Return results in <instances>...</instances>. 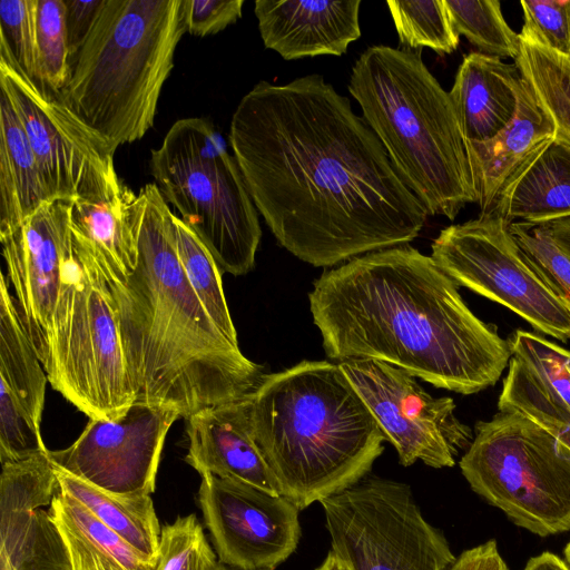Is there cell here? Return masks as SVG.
Segmentation results:
<instances>
[{
  "label": "cell",
  "instance_id": "cell-1",
  "mask_svg": "<svg viewBox=\"0 0 570 570\" xmlns=\"http://www.w3.org/2000/svg\"><path fill=\"white\" fill-rule=\"evenodd\" d=\"M229 145L257 212L281 246L330 267L416 238L428 212L350 100L321 75L256 83Z\"/></svg>",
  "mask_w": 570,
  "mask_h": 570
},
{
  "label": "cell",
  "instance_id": "cell-2",
  "mask_svg": "<svg viewBox=\"0 0 570 570\" xmlns=\"http://www.w3.org/2000/svg\"><path fill=\"white\" fill-rule=\"evenodd\" d=\"M326 355L389 363L469 395L494 385L511 350L431 256L401 245L325 271L308 294Z\"/></svg>",
  "mask_w": 570,
  "mask_h": 570
},
{
  "label": "cell",
  "instance_id": "cell-3",
  "mask_svg": "<svg viewBox=\"0 0 570 570\" xmlns=\"http://www.w3.org/2000/svg\"><path fill=\"white\" fill-rule=\"evenodd\" d=\"M140 193L137 266L121 281L101 274L118 315L136 401L175 407L187 419L247 396L264 373L217 328L190 287L171 237V210L157 185Z\"/></svg>",
  "mask_w": 570,
  "mask_h": 570
},
{
  "label": "cell",
  "instance_id": "cell-4",
  "mask_svg": "<svg viewBox=\"0 0 570 570\" xmlns=\"http://www.w3.org/2000/svg\"><path fill=\"white\" fill-rule=\"evenodd\" d=\"M247 405L252 438L299 510L360 482L384 450L383 431L338 363L264 374Z\"/></svg>",
  "mask_w": 570,
  "mask_h": 570
},
{
  "label": "cell",
  "instance_id": "cell-5",
  "mask_svg": "<svg viewBox=\"0 0 570 570\" xmlns=\"http://www.w3.org/2000/svg\"><path fill=\"white\" fill-rule=\"evenodd\" d=\"M420 53L368 47L352 68L348 91L428 215L453 220L478 195L450 94Z\"/></svg>",
  "mask_w": 570,
  "mask_h": 570
},
{
  "label": "cell",
  "instance_id": "cell-6",
  "mask_svg": "<svg viewBox=\"0 0 570 570\" xmlns=\"http://www.w3.org/2000/svg\"><path fill=\"white\" fill-rule=\"evenodd\" d=\"M185 32V0H104L58 97L116 148L141 139Z\"/></svg>",
  "mask_w": 570,
  "mask_h": 570
},
{
  "label": "cell",
  "instance_id": "cell-7",
  "mask_svg": "<svg viewBox=\"0 0 570 570\" xmlns=\"http://www.w3.org/2000/svg\"><path fill=\"white\" fill-rule=\"evenodd\" d=\"M149 165L165 200L206 245L220 271L247 274L262 237L257 209L214 126L196 117L175 121L151 150Z\"/></svg>",
  "mask_w": 570,
  "mask_h": 570
},
{
  "label": "cell",
  "instance_id": "cell-8",
  "mask_svg": "<svg viewBox=\"0 0 570 570\" xmlns=\"http://www.w3.org/2000/svg\"><path fill=\"white\" fill-rule=\"evenodd\" d=\"M71 232L72 257L42 365L51 386L79 411L112 420L135 403L136 393L108 287L89 245Z\"/></svg>",
  "mask_w": 570,
  "mask_h": 570
},
{
  "label": "cell",
  "instance_id": "cell-9",
  "mask_svg": "<svg viewBox=\"0 0 570 570\" xmlns=\"http://www.w3.org/2000/svg\"><path fill=\"white\" fill-rule=\"evenodd\" d=\"M460 460L471 489L517 525L548 537L570 530V450L530 419L480 421Z\"/></svg>",
  "mask_w": 570,
  "mask_h": 570
},
{
  "label": "cell",
  "instance_id": "cell-10",
  "mask_svg": "<svg viewBox=\"0 0 570 570\" xmlns=\"http://www.w3.org/2000/svg\"><path fill=\"white\" fill-rule=\"evenodd\" d=\"M320 503L331 550L351 570H449L456 558L405 483L365 476Z\"/></svg>",
  "mask_w": 570,
  "mask_h": 570
},
{
  "label": "cell",
  "instance_id": "cell-11",
  "mask_svg": "<svg viewBox=\"0 0 570 570\" xmlns=\"http://www.w3.org/2000/svg\"><path fill=\"white\" fill-rule=\"evenodd\" d=\"M431 257L458 286L508 307L542 334L570 340V305L535 274L503 216L490 212L448 226Z\"/></svg>",
  "mask_w": 570,
  "mask_h": 570
},
{
  "label": "cell",
  "instance_id": "cell-12",
  "mask_svg": "<svg viewBox=\"0 0 570 570\" xmlns=\"http://www.w3.org/2000/svg\"><path fill=\"white\" fill-rule=\"evenodd\" d=\"M0 88L24 128L52 200H96L122 190L114 163L117 148L58 96L40 90L2 61Z\"/></svg>",
  "mask_w": 570,
  "mask_h": 570
},
{
  "label": "cell",
  "instance_id": "cell-13",
  "mask_svg": "<svg viewBox=\"0 0 570 570\" xmlns=\"http://www.w3.org/2000/svg\"><path fill=\"white\" fill-rule=\"evenodd\" d=\"M376 419L403 466L416 461L441 469L473 440L451 397H433L405 371L389 363L352 358L338 363Z\"/></svg>",
  "mask_w": 570,
  "mask_h": 570
},
{
  "label": "cell",
  "instance_id": "cell-14",
  "mask_svg": "<svg viewBox=\"0 0 570 570\" xmlns=\"http://www.w3.org/2000/svg\"><path fill=\"white\" fill-rule=\"evenodd\" d=\"M179 417L175 407L136 401L116 419H90L70 446L49 451V458L58 469L106 492L150 495L166 435Z\"/></svg>",
  "mask_w": 570,
  "mask_h": 570
},
{
  "label": "cell",
  "instance_id": "cell-15",
  "mask_svg": "<svg viewBox=\"0 0 570 570\" xmlns=\"http://www.w3.org/2000/svg\"><path fill=\"white\" fill-rule=\"evenodd\" d=\"M197 501L218 560L227 567L275 570L297 549L299 509L281 494L206 474Z\"/></svg>",
  "mask_w": 570,
  "mask_h": 570
},
{
  "label": "cell",
  "instance_id": "cell-16",
  "mask_svg": "<svg viewBox=\"0 0 570 570\" xmlns=\"http://www.w3.org/2000/svg\"><path fill=\"white\" fill-rule=\"evenodd\" d=\"M71 203L50 200L0 233L4 275L19 318L43 362L53 312L72 257Z\"/></svg>",
  "mask_w": 570,
  "mask_h": 570
},
{
  "label": "cell",
  "instance_id": "cell-17",
  "mask_svg": "<svg viewBox=\"0 0 570 570\" xmlns=\"http://www.w3.org/2000/svg\"><path fill=\"white\" fill-rule=\"evenodd\" d=\"M508 341L511 358L499 412L521 414L554 438L569 432L570 351L523 330Z\"/></svg>",
  "mask_w": 570,
  "mask_h": 570
},
{
  "label": "cell",
  "instance_id": "cell-18",
  "mask_svg": "<svg viewBox=\"0 0 570 570\" xmlns=\"http://www.w3.org/2000/svg\"><path fill=\"white\" fill-rule=\"evenodd\" d=\"M360 0H256L264 46L285 60L342 56L361 37Z\"/></svg>",
  "mask_w": 570,
  "mask_h": 570
},
{
  "label": "cell",
  "instance_id": "cell-19",
  "mask_svg": "<svg viewBox=\"0 0 570 570\" xmlns=\"http://www.w3.org/2000/svg\"><path fill=\"white\" fill-rule=\"evenodd\" d=\"M247 396L205 407L186 419L188 453L185 461L200 476L212 474L281 494L273 472L252 438Z\"/></svg>",
  "mask_w": 570,
  "mask_h": 570
},
{
  "label": "cell",
  "instance_id": "cell-20",
  "mask_svg": "<svg viewBox=\"0 0 570 570\" xmlns=\"http://www.w3.org/2000/svg\"><path fill=\"white\" fill-rule=\"evenodd\" d=\"M554 136L552 120L522 78L512 121L488 141L466 144L481 214L494 208L501 193Z\"/></svg>",
  "mask_w": 570,
  "mask_h": 570
},
{
  "label": "cell",
  "instance_id": "cell-21",
  "mask_svg": "<svg viewBox=\"0 0 570 570\" xmlns=\"http://www.w3.org/2000/svg\"><path fill=\"white\" fill-rule=\"evenodd\" d=\"M521 80L515 63L481 52L463 58L449 94L466 144L488 141L512 121Z\"/></svg>",
  "mask_w": 570,
  "mask_h": 570
},
{
  "label": "cell",
  "instance_id": "cell-22",
  "mask_svg": "<svg viewBox=\"0 0 570 570\" xmlns=\"http://www.w3.org/2000/svg\"><path fill=\"white\" fill-rule=\"evenodd\" d=\"M144 196L126 185L108 198L71 203V227L87 242L104 276L125 279L138 262Z\"/></svg>",
  "mask_w": 570,
  "mask_h": 570
},
{
  "label": "cell",
  "instance_id": "cell-23",
  "mask_svg": "<svg viewBox=\"0 0 570 570\" xmlns=\"http://www.w3.org/2000/svg\"><path fill=\"white\" fill-rule=\"evenodd\" d=\"M508 219L544 225L570 217V145L554 137L518 173L491 210Z\"/></svg>",
  "mask_w": 570,
  "mask_h": 570
},
{
  "label": "cell",
  "instance_id": "cell-24",
  "mask_svg": "<svg viewBox=\"0 0 570 570\" xmlns=\"http://www.w3.org/2000/svg\"><path fill=\"white\" fill-rule=\"evenodd\" d=\"M66 546L71 570H159L68 493L58 490L48 510Z\"/></svg>",
  "mask_w": 570,
  "mask_h": 570
},
{
  "label": "cell",
  "instance_id": "cell-25",
  "mask_svg": "<svg viewBox=\"0 0 570 570\" xmlns=\"http://www.w3.org/2000/svg\"><path fill=\"white\" fill-rule=\"evenodd\" d=\"M0 233L52 200L14 107L0 88Z\"/></svg>",
  "mask_w": 570,
  "mask_h": 570
},
{
  "label": "cell",
  "instance_id": "cell-26",
  "mask_svg": "<svg viewBox=\"0 0 570 570\" xmlns=\"http://www.w3.org/2000/svg\"><path fill=\"white\" fill-rule=\"evenodd\" d=\"M55 468L61 491L75 498L147 559L158 563L161 528L150 495L112 494Z\"/></svg>",
  "mask_w": 570,
  "mask_h": 570
},
{
  "label": "cell",
  "instance_id": "cell-27",
  "mask_svg": "<svg viewBox=\"0 0 570 570\" xmlns=\"http://www.w3.org/2000/svg\"><path fill=\"white\" fill-rule=\"evenodd\" d=\"M43 365L19 318L4 274L0 283V387L7 389L40 424L45 406Z\"/></svg>",
  "mask_w": 570,
  "mask_h": 570
},
{
  "label": "cell",
  "instance_id": "cell-28",
  "mask_svg": "<svg viewBox=\"0 0 570 570\" xmlns=\"http://www.w3.org/2000/svg\"><path fill=\"white\" fill-rule=\"evenodd\" d=\"M0 570H71L48 511H0Z\"/></svg>",
  "mask_w": 570,
  "mask_h": 570
},
{
  "label": "cell",
  "instance_id": "cell-29",
  "mask_svg": "<svg viewBox=\"0 0 570 570\" xmlns=\"http://www.w3.org/2000/svg\"><path fill=\"white\" fill-rule=\"evenodd\" d=\"M170 232L185 276L207 314L226 336L238 346L237 333L225 298L220 268L200 238L173 212Z\"/></svg>",
  "mask_w": 570,
  "mask_h": 570
},
{
  "label": "cell",
  "instance_id": "cell-30",
  "mask_svg": "<svg viewBox=\"0 0 570 570\" xmlns=\"http://www.w3.org/2000/svg\"><path fill=\"white\" fill-rule=\"evenodd\" d=\"M514 62L552 120L554 137L570 145V58L520 39Z\"/></svg>",
  "mask_w": 570,
  "mask_h": 570
},
{
  "label": "cell",
  "instance_id": "cell-31",
  "mask_svg": "<svg viewBox=\"0 0 570 570\" xmlns=\"http://www.w3.org/2000/svg\"><path fill=\"white\" fill-rule=\"evenodd\" d=\"M456 33L463 35L481 53L515 59L520 37L505 21L497 0H445Z\"/></svg>",
  "mask_w": 570,
  "mask_h": 570
},
{
  "label": "cell",
  "instance_id": "cell-32",
  "mask_svg": "<svg viewBox=\"0 0 570 570\" xmlns=\"http://www.w3.org/2000/svg\"><path fill=\"white\" fill-rule=\"evenodd\" d=\"M386 6L404 49L426 47L439 55L456 50L460 36L452 26L445 0H387Z\"/></svg>",
  "mask_w": 570,
  "mask_h": 570
},
{
  "label": "cell",
  "instance_id": "cell-33",
  "mask_svg": "<svg viewBox=\"0 0 570 570\" xmlns=\"http://www.w3.org/2000/svg\"><path fill=\"white\" fill-rule=\"evenodd\" d=\"M39 89L59 96L71 69L65 0H38Z\"/></svg>",
  "mask_w": 570,
  "mask_h": 570
},
{
  "label": "cell",
  "instance_id": "cell-34",
  "mask_svg": "<svg viewBox=\"0 0 570 570\" xmlns=\"http://www.w3.org/2000/svg\"><path fill=\"white\" fill-rule=\"evenodd\" d=\"M38 0L0 1V61L39 87Z\"/></svg>",
  "mask_w": 570,
  "mask_h": 570
},
{
  "label": "cell",
  "instance_id": "cell-35",
  "mask_svg": "<svg viewBox=\"0 0 570 570\" xmlns=\"http://www.w3.org/2000/svg\"><path fill=\"white\" fill-rule=\"evenodd\" d=\"M159 570H222V563L209 544L195 514L178 517L161 527Z\"/></svg>",
  "mask_w": 570,
  "mask_h": 570
},
{
  "label": "cell",
  "instance_id": "cell-36",
  "mask_svg": "<svg viewBox=\"0 0 570 570\" xmlns=\"http://www.w3.org/2000/svg\"><path fill=\"white\" fill-rule=\"evenodd\" d=\"M510 230L535 274L570 305V257L556 244L546 226L513 222Z\"/></svg>",
  "mask_w": 570,
  "mask_h": 570
},
{
  "label": "cell",
  "instance_id": "cell-37",
  "mask_svg": "<svg viewBox=\"0 0 570 570\" xmlns=\"http://www.w3.org/2000/svg\"><path fill=\"white\" fill-rule=\"evenodd\" d=\"M520 4V39L570 58V0H523Z\"/></svg>",
  "mask_w": 570,
  "mask_h": 570
},
{
  "label": "cell",
  "instance_id": "cell-38",
  "mask_svg": "<svg viewBox=\"0 0 570 570\" xmlns=\"http://www.w3.org/2000/svg\"><path fill=\"white\" fill-rule=\"evenodd\" d=\"M244 0H185L187 32L196 37L215 35L242 17Z\"/></svg>",
  "mask_w": 570,
  "mask_h": 570
},
{
  "label": "cell",
  "instance_id": "cell-39",
  "mask_svg": "<svg viewBox=\"0 0 570 570\" xmlns=\"http://www.w3.org/2000/svg\"><path fill=\"white\" fill-rule=\"evenodd\" d=\"M104 0H65L70 62L89 35Z\"/></svg>",
  "mask_w": 570,
  "mask_h": 570
},
{
  "label": "cell",
  "instance_id": "cell-40",
  "mask_svg": "<svg viewBox=\"0 0 570 570\" xmlns=\"http://www.w3.org/2000/svg\"><path fill=\"white\" fill-rule=\"evenodd\" d=\"M449 570H509L502 559L497 542L489 540L464 550L455 558Z\"/></svg>",
  "mask_w": 570,
  "mask_h": 570
},
{
  "label": "cell",
  "instance_id": "cell-41",
  "mask_svg": "<svg viewBox=\"0 0 570 570\" xmlns=\"http://www.w3.org/2000/svg\"><path fill=\"white\" fill-rule=\"evenodd\" d=\"M556 244L570 257V217L544 224Z\"/></svg>",
  "mask_w": 570,
  "mask_h": 570
},
{
  "label": "cell",
  "instance_id": "cell-42",
  "mask_svg": "<svg viewBox=\"0 0 570 570\" xmlns=\"http://www.w3.org/2000/svg\"><path fill=\"white\" fill-rule=\"evenodd\" d=\"M523 570H570L564 560L551 552L531 558Z\"/></svg>",
  "mask_w": 570,
  "mask_h": 570
},
{
  "label": "cell",
  "instance_id": "cell-43",
  "mask_svg": "<svg viewBox=\"0 0 570 570\" xmlns=\"http://www.w3.org/2000/svg\"><path fill=\"white\" fill-rule=\"evenodd\" d=\"M315 570H351V568L330 550L324 561Z\"/></svg>",
  "mask_w": 570,
  "mask_h": 570
},
{
  "label": "cell",
  "instance_id": "cell-44",
  "mask_svg": "<svg viewBox=\"0 0 570 570\" xmlns=\"http://www.w3.org/2000/svg\"><path fill=\"white\" fill-rule=\"evenodd\" d=\"M564 561L570 568V541L568 542V544L564 548Z\"/></svg>",
  "mask_w": 570,
  "mask_h": 570
},
{
  "label": "cell",
  "instance_id": "cell-45",
  "mask_svg": "<svg viewBox=\"0 0 570 570\" xmlns=\"http://www.w3.org/2000/svg\"><path fill=\"white\" fill-rule=\"evenodd\" d=\"M222 570H238V569L230 568V567H227V566L222 563Z\"/></svg>",
  "mask_w": 570,
  "mask_h": 570
}]
</instances>
